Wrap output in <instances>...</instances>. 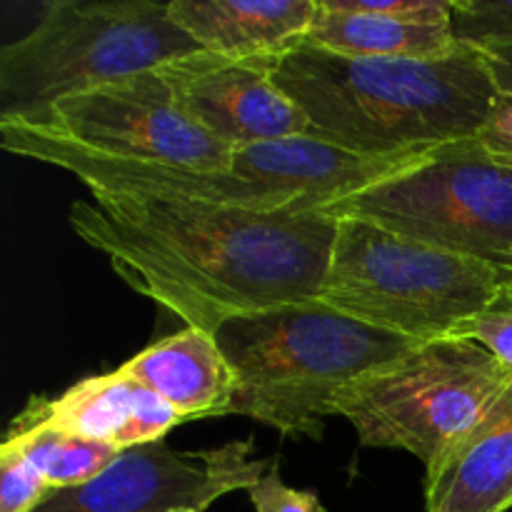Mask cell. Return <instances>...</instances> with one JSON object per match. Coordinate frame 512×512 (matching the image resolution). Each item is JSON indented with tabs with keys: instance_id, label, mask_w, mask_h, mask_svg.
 Here are the masks:
<instances>
[{
	"instance_id": "obj_1",
	"label": "cell",
	"mask_w": 512,
	"mask_h": 512,
	"mask_svg": "<svg viewBox=\"0 0 512 512\" xmlns=\"http://www.w3.org/2000/svg\"><path fill=\"white\" fill-rule=\"evenodd\" d=\"M68 220L128 288L205 333L235 315L318 300L338 235V220L318 213L113 193L75 200Z\"/></svg>"
},
{
	"instance_id": "obj_2",
	"label": "cell",
	"mask_w": 512,
	"mask_h": 512,
	"mask_svg": "<svg viewBox=\"0 0 512 512\" xmlns=\"http://www.w3.org/2000/svg\"><path fill=\"white\" fill-rule=\"evenodd\" d=\"M310 135L363 155H403L475 138L500 93L480 48L448 58H355L300 43L270 65Z\"/></svg>"
},
{
	"instance_id": "obj_3",
	"label": "cell",
	"mask_w": 512,
	"mask_h": 512,
	"mask_svg": "<svg viewBox=\"0 0 512 512\" xmlns=\"http://www.w3.org/2000/svg\"><path fill=\"white\" fill-rule=\"evenodd\" d=\"M213 338L235 375L230 415L310 440L323 438L345 388L420 345L320 298L235 315Z\"/></svg>"
},
{
	"instance_id": "obj_4",
	"label": "cell",
	"mask_w": 512,
	"mask_h": 512,
	"mask_svg": "<svg viewBox=\"0 0 512 512\" xmlns=\"http://www.w3.org/2000/svg\"><path fill=\"white\" fill-rule=\"evenodd\" d=\"M200 45L155 0H55L0 50V120L35 123L53 105L148 73Z\"/></svg>"
},
{
	"instance_id": "obj_5",
	"label": "cell",
	"mask_w": 512,
	"mask_h": 512,
	"mask_svg": "<svg viewBox=\"0 0 512 512\" xmlns=\"http://www.w3.org/2000/svg\"><path fill=\"white\" fill-rule=\"evenodd\" d=\"M320 300L373 328L428 343L512 303V268L455 255L363 220H340Z\"/></svg>"
},
{
	"instance_id": "obj_6",
	"label": "cell",
	"mask_w": 512,
	"mask_h": 512,
	"mask_svg": "<svg viewBox=\"0 0 512 512\" xmlns=\"http://www.w3.org/2000/svg\"><path fill=\"white\" fill-rule=\"evenodd\" d=\"M510 385V370L480 343L428 340L345 388L338 415L360 445L405 450L433 473Z\"/></svg>"
},
{
	"instance_id": "obj_7",
	"label": "cell",
	"mask_w": 512,
	"mask_h": 512,
	"mask_svg": "<svg viewBox=\"0 0 512 512\" xmlns=\"http://www.w3.org/2000/svg\"><path fill=\"white\" fill-rule=\"evenodd\" d=\"M315 213L512 268V168L478 138L440 145L415 168Z\"/></svg>"
},
{
	"instance_id": "obj_8",
	"label": "cell",
	"mask_w": 512,
	"mask_h": 512,
	"mask_svg": "<svg viewBox=\"0 0 512 512\" xmlns=\"http://www.w3.org/2000/svg\"><path fill=\"white\" fill-rule=\"evenodd\" d=\"M23 125L103 158L233 170L235 150L180 108L158 70L60 100L43 118Z\"/></svg>"
},
{
	"instance_id": "obj_9",
	"label": "cell",
	"mask_w": 512,
	"mask_h": 512,
	"mask_svg": "<svg viewBox=\"0 0 512 512\" xmlns=\"http://www.w3.org/2000/svg\"><path fill=\"white\" fill-rule=\"evenodd\" d=\"M253 440L178 453L165 440L123 450L98 478L55 490L35 512H205L235 490H250L268 460L253 458Z\"/></svg>"
},
{
	"instance_id": "obj_10",
	"label": "cell",
	"mask_w": 512,
	"mask_h": 512,
	"mask_svg": "<svg viewBox=\"0 0 512 512\" xmlns=\"http://www.w3.org/2000/svg\"><path fill=\"white\" fill-rule=\"evenodd\" d=\"M155 70L180 108L233 150L310 133L308 115L275 85L268 65L200 50Z\"/></svg>"
},
{
	"instance_id": "obj_11",
	"label": "cell",
	"mask_w": 512,
	"mask_h": 512,
	"mask_svg": "<svg viewBox=\"0 0 512 512\" xmlns=\"http://www.w3.org/2000/svg\"><path fill=\"white\" fill-rule=\"evenodd\" d=\"M433 150L363 155L308 133L238 148L233 155V173L300 195L308 213H315L415 168Z\"/></svg>"
},
{
	"instance_id": "obj_12",
	"label": "cell",
	"mask_w": 512,
	"mask_h": 512,
	"mask_svg": "<svg viewBox=\"0 0 512 512\" xmlns=\"http://www.w3.org/2000/svg\"><path fill=\"white\" fill-rule=\"evenodd\" d=\"M13 423L48 425L123 453L158 443L185 420L160 395L118 368L80 380L58 398L33 395Z\"/></svg>"
},
{
	"instance_id": "obj_13",
	"label": "cell",
	"mask_w": 512,
	"mask_h": 512,
	"mask_svg": "<svg viewBox=\"0 0 512 512\" xmlns=\"http://www.w3.org/2000/svg\"><path fill=\"white\" fill-rule=\"evenodd\" d=\"M168 13L208 53L270 68L305 43L318 0H173Z\"/></svg>"
},
{
	"instance_id": "obj_14",
	"label": "cell",
	"mask_w": 512,
	"mask_h": 512,
	"mask_svg": "<svg viewBox=\"0 0 512 512\" xmlns=\"http://www.w3.org/2000/svg\"><path fill=\"white\" fill-rule=\"evenodd\" d=\"M428 512L512 510V385L443 463L425 473Z\"/></svg>"
},
{
	"instance_id": "obj_15",
	"label": "cell",
	"mask_w": 512,
	"mask_h": 512,
	"mask_svg": "<svg viewBox=\"0 0 512 512\" xmlns=\"http://www.w3.org/2000/svg\"><path fill=\"white\" fill-rule=\"evenodd\" d=\"M120 370L160 395L185 423L230 415L235 375L213 333L185 328L145 348Z\"/></svg>"
},
{
	"instance_id": "obj_16",
	"label": "cell",
	"mask_w": 512,
	"mask_h": 512,
	"mask_svg": "<svg viewBox=\"0 0 512 512\" xmlns=\"http://www.w3.org/2000/svg\"><path fill=\"white\" fill-rule=\"evenodd\" d=\"M305 43L355 58H448L460 48L453 25L410 23L350 10L343 0H318Z\"/></svg>"
},
{
	"instance_id": "obj_17",
	"label": "cell",
	"mask_w": 512,
	"mask_h": 512,
	"mask_svg": "<svg viewBox=\"0 0 512 512\" xmlns=\"http://www.w3.org/2000/svg\"><path fill=\"white\" fill-rule=\"evenodd\" d=\"M3 443L28 458L55 490L90 483L120 455V450L110 445L85 440L48 425L10 423Z\"/></svg>"
},
{
	"instance_id": "obj_18",
	"label": "cell",
	"mask_w": 512,
	"mask_h": 512,
	"mask_svg": "<svg viewBox=\"0 0 512 512\" xmlns=\"http://www.w3.org/2000/svg\"><path fill=\"white\" fill-rule=\"evenodd\" d=\"M453 30L475 48L512 45V0H453Z\"/></svg>"
},
{
	"instance_id": "obj_19",
	"label": "cell",
	"mask_w": 512,
	"mask_h": 512,
	"mask_svg": "<svg viewBox=\"0 0 512 512\" xmlns=\"http://www.w3.org/2000/svg\"><path fill=\"white\" fill-rule=\"evenodd\" d=\"M53 493V485L28 458L0 445V512H35Z\"/></svg>"
},
{
	"instance_id": "obj_20",
	"label": "cell",
	"mask_w": 512,
	"mask_h": 512,
	"mask_svg": "<svg viewBox=\"0 0 512 512\" xmlns=\"http://www.w3.org/2000/svg\"><path fill=\"white\" fill-rule=\"evenodd\" d=\"M255 512H325L313 490L288 488L280 478V458L270 463L263 478L248 490Z\"/></svg>"
},
{
	"instance_id": "obj_21",
	"label": "cell",
	"mask_w": 512,
	"mask_h": 512,
	"mask_svg": "<svg viewBox=\"0 0 512 512\" xmlns=\"http://www.w3.org/2000/svg\"><path fill=\"white\" fill-rule=\"evenodd\" d=\"M450 338L480 343L512 373V303L498 305V308L475 315L468 323L460 325Z\"/></svg>"
},
{
	"instance_id": "obj_22",
	"label": "cell",
	"mask_w": 512,
	"mask_h": 512,
	"mask_svg": "<svg viewBox=\"0 0 512 512\" xmlns=\"http://www.w3.org/2000/svg\"><path fill=\"white\" fill-rule=\"evenodd\" d=\"M475 138L495 160L512 168V90H500L495 95L488 118Z\"/></svg>"
},
{
	"instance_id": "obj_23",
	"label": "cell",
	"mask_w": 512,
	"mask_h": 512,
	"mask_svg": "<svg viewBox=\"0 0 512 512\" xmlns=\"http://www.w3.org/2000/svg\"><path fill=\"white\" fill-rule=\"evenodd\" d=\"M480 53L498 90H512V45H483Z\"/></svg>"
},
{
	"instance_id": "obj_24",
	"label": "cell",
	"mask_w": 512,
	"mask_h": 512,
	"mask_svg": "<svg viewBox=\"0 0 512 512\" xmlns=\"http://www.w3.org/2000/svg\"><path fill=\"white\" fill-rule=\"evenodd\" d=\"M175 512H195V510H175Z\"/></svg>"
}]
</instances>
